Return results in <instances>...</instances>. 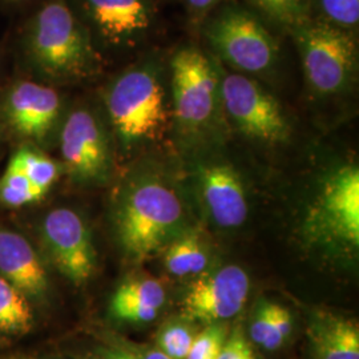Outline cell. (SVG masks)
<instances>
[{"instance_id": "obj_8", "label": "cell", "mask_w": 359, "mask_h": 359, "mask_svg": "<svg viewBox=\"0 0 359 359\" xmlns=\"http://www.w3.org/2000/svg\"><path fill=\"white\" fill-rule=\"evenodd\" d=\"M219 80L213 63L196 48H184L172 60L175 115L185 129L204 128L216 114Z\"/></svg>"}, {"instance_id": "obj_9", "label": "cell", "mask_w": 359, "mask_h": 359, "mask_svg": "<svg viewBox=\"0 0 359 359\" xmlns=\"http://www.w3.org/2000/svg\"><path fill=\"white\" fill-rule=\"evenodd\" d=\"M40 234L47 256L65 278L76 285L90 280L97 255L90 228L77 212L53 209L43 219Z\"/></svg>"}, {"instance_id": "obj_23", "label": "cell", "mask_w": 359, "mask_h": 359, "mask_svg": "<svg viewBox=\"0 0 359 359\" xmlns=\"http://www.w3.org/2000/svg\"><path fill=\"white\" fill-rule=\"evenodd\" d=\"M112 298L142 302L160 309L165 304L167 292L164 285L154 278H137L120 285Z\"/></svg>"}, {"instance_id": "obj_30", "label": "cell", "mask_w": 359, "mask_h": 359, "mask_svg": "<svg viewBox=\"0 0 359 359\" xmlns=\"http://www.w3.org/2000/svg\"><path fill=\"white\" fill-rule=\"evenodd\" d=\"M136 359H170L168 358L164 353H161L157 347L156 348H147L133 354Z\"/></svg>"}, {"instance_id": "obj_3", "label": "cell", "mask_w": 359, "mask_h": 359, "mask_svg": "<svg viewBox=\"0 0 359 359\" xmlns=\"http://www.w3.org/2000/svg\"><path fill=\"white\" fill-rule=\"evenodd\" d=\"M105 107L118 145L126 151L152 142L167 124L165 90L148 67L117 77L107 90Z\"/></svg>"}, {"instance_id": "obj_22", "label": "cell", "mask_w": 359, "mask_h": 359, "mask_svg": "<svg viewBox=\"0 0 359 359\" xmlns=\"http://www.w3.org/2000/svg\"><path fill=\"white\" fill-rule=\"evenodd\" d=\"M196 334L192 327L184 321H170L161 327L157 334V348L168 358L185 359Z\"/></svg>"}, {"instance_id": "obj_13", "label": "cell", "mask_w": 359, "mask_h": 359, "mask_svg": "<svg viewBox=\"0 0 359 359\" xmlns=\"http://www.w3.org/2000/svg\"><path fill=\"white\" fill-rule=\"evenodd\" d=\"M62 100L56 90L32 81L15 84L4 100V116L22 137L43 142L60 117Z\"/></svg>"}, {"instance_id": "obj_4", "label": "cell", "mask_w": 359, "mask_h": 359, "mask_svg": "<svg viewBox=\"0 0 359 359\" xmlns=\"http://www.w3.org/2000/svg\"><path fill=\"white\" fill-rule=\"evenodd\" d=\"M304 231L311 244L348 253L358 250V167L341 165L323 177L309 206Z\"/></svg>"}, {"instance_id": "obj_26", "label": "cell", "mask_w": 359, "mask_h": 359, "mask_svg": "<svg viewBox=\"0 0 359 359\" xmlns=\"http://www.w3.org/2000/svg\"><path fill=\"white\" fill-rule=\"evenodd\" d=\"M216 359H257L253 344L246 337L241 325L231 329Z\"/></svg>"}, {"instance_id": "obj_20", "label": "cell", "mask_w": 359, "mask_h": 359, "mask_svg": "<svg viewBox=\"0 0 359 359\" xmlns=\"http://www.w3.org/2000/svg\"><path fill=\"white\" fill-rule=\"evenodd\" d=\"M10 163L19 168L39 191L44 194H47L60 175V167L57 163L31 147L20 148L13 154Z\"/></svg>"}, {"instance_id": "obj_12", "label": "cell", "mask_w": 359, "mask_h": 359, "mask_svg": "<svg viewBox=\"0 0 359 359\" xmlns=\"http://www.w3.org/2000/svg\"><path fill=\"white\" fill-rule=\"evenodd\" d=\"M198 196L208 217L221 229H237L249 215L244 182L226 163H210L197 172Z\"/></svg>"}, {"instance_id": "obj_14", "label": "cell", "mask_w": 359, "mask_h": 359, "mask_svg": "<svg viewBox=\"0 0 359 359\" xmlns=\"http://www.w3.org/2000/svg\"><path fill=\"white\" fill-rule=\"evenodd\" d=\"M90 26L114 46H126L142 36L151 25L147 0H80Z\"/></svg>"}, {"instance_id": "obj_16", "label": "cell", "mask_w": 359, "mask_h": 359, "mask_svg": "<svg viewBox=\"0 0 359 359\" xmlns=\"http://www.w3.org/2000/svg\"><path fill=\"white\" fill-rule=\"evenodd\" d=\"M309 341L316 359H359L358 323L318 311L309 322Z\"/></svg>"}, {"instance_id": "obj_33", "label": "cell", "mask_w": 359, "mask_h": 359, "mask_svg": "<svg viewBox=\"0 0 359 359\" xmlns=\"http://www.w3.org/2000/svg\"><path fill=\"white\" fill-rule=\"evenodd\" d=\"M8 1H15V3H19V1H26V0H8Z\"/></svg>"}, {"instance_id": "obj_5", "label": "cell", "mask_w": 359, "mask_h": 359, "mask_svg": "<svg viewBox=\"0 0 359 359\" xmlns=\"http://www.w3.org/2000/svg\"><path fill=\"white\" fill-rule=\"evenodd\" d=\"M297 43L313 90L332 96L346 88L357 65V47L346 32L329 25L301 26Z\"/></svg>"}, {"instance_id": "obj_7", "label": "cell", "mask_w": 359, "mask_h": 359, "mask_svg": "<svg viewBox=\"0 0 359 359\" xmlns=\"http://www.w3.org/2000/svg\"><path fill=\"white\" fill-rule=\"evenodd\" d=\"M219 102L245 136L270 144L289 139L290 127L281 105L249 77L241 74L221 77Z\"/></svg>"}, {"instance_id": "obj_28", "label": "cell", "mask_w": 359, "mask_h": 359, "mask_svg": "<svg viewBox=\"0 0 359 359\" xmlns=\"http://www.w3.org/2000/svg\"><path fill=\"white\" fill-rule=\"evenodd\" d=\"M257 7L264 10L265 13L277 18L278 20L295 23L301 19L305 0H250Z\"/></svg>"}, {"instance_id": "obj_29", "label": "cell", "mask_w": 359, "mask_h": 359, "mask_svg": "<svg viewBox=\"0 0 359 359\" xmlns=\"http://www.w3.org/2000/svg\"><path fill=\"white\" fill-rule=\"evenodd\" d=\"M84 359H136L133 354L120 348L97 347L88 353Z\"/></svg>"}, {"instance_id": "obj_15", "label": "cell", "mask_w": 359, "mask_h": 359, "mask_svg": "<svg viewBox=\"0 0 359 359\" xmlns=\"http://www.w3.org/2000/svg\"><path fill=\"white\" fill-rule=\"evenodd\" d=\"M0 276L26 297L43 299L48 276L34 246L25 236L0 228Z\"/></svg>"}, {"instance_id": "obj_21", "label": "cell", "mask_w": 359, "mask_h": 359, "mask_svg": "<svg viewBox=\"0 0 359 359\" xmlns=\"http://www.w3.org/2000/svg\"><path fill=\"white\" fill-rule=\"evenodd\" d=\"M44 196L19 168L8 163L0 176V204L18 208L40 201Z\"/></svg>"}, {"instance_id": "obj_2", "label": "cell", "mask_w": 359, "mask_h": 359, "mask_svg": "<svg viewBox=\"0 0 359 359\" xmlns=\"http://www.w3.org/2000/svg\"><path fill=\"white\" fill-rule=\"evenodd\" d=\"M26 47L34 65L55 80L88 76L96 65L90 34L65 0L39 8L27 27Z\"/></svg>"}, {"instance_id": "obj_32", "label": "cell", "mask_w": 359, "mask_h": 359, "mask_svg": "<svg viewBox=\"0 0 359 359\" xmlns=\"http://www.w3.org/2000/svg\"><path fill=\"white\" fill-rule=\"evenodd\" d=\"M25 359H59V358H53V357H29V358Z\"/></svg>"}, {"instance_id": "obj_11", "label": "cell", "mask_w": 359, "mask_h": 359, "mask_svg": "<svg viewBox=\"0 0 359 359\" xmlns=\"http://www.w3.org/2000/svg\"><path fill=\"white\" fill-rule=\"evenodd\" d=\"M249 292L250 278L237 265L203 273L182 298L184 318L208 325L228 321L241 313Z\"/></svg>"}, {"instance_id": "obj_17", "label": "cell", "mask_w": 359, "mask_h": 359, "mask_svg": "<svg viewBox=\"0 0 359 359\" xmlns=\"http://www.w3.org/2000/svg\"><path fill=\"white\" fill-rule=\"evenodd\" d=\"M293 332L292 313L281 305L261 299L249 325V339L266 351H276L285 345Z\"/></svg>"}, {"instance_id": "obj_25", "label": "cell", "mask_w": 359, "mask_h": 359, "mask_svg": "<svg viewBox=\"0 0 359 359\" xmlns=\"http://www.w3.org/2000/svg\"><path fill=\"white\" fill-rule=\"evenodd\" d=\"M160 309L151 305H145L135 301L124 299H111L109 311L118 321L132 322V323H148L157 318Z\"/></svg>"}, {"instance_id": "obj_1", "label": "cell", "mask_w": 359, "mask_h": 359, "mask_svg": "<svg viewBox=\"0 0 359 359\" xmlns=\"http://www.w3.org/2000/svg\"><path fill=\"white\" fill-rule=\"evenodd\" d=\"M114 226L124 255L140 264L164 252L191 229V221L188 206L173 182L147 170L129 177L120 189Z\"/></svg>"}, {"instance_id": "obj_19", "label": "cell", "mask_w": 359, "mask_h": 359, "mask_svg": "<svg viewBox=\"0 0 359 359\" xmlns=\"http://www.w3.org/2000/svg\"><path fill=\"white\" fill-rule=\"evenodd\" d=\"M32 326L34 313L26 295L0 276V332L26 334Z\"/></svg>"}, {"instance_id": "obj_31", "label": "cell", "mask_w": 359, "mask_h": 359, "mask_svg": "<svg viewBox=\"0 0 359 359\" xmlns=\"http://www.w3.org/2000/svg\"><path fill=\"white\" fill-rule=\"evenodd\" d=\"M218 0H188L189 6L196 11H205L210 8L213 4H216Z\"/></svg>"}, {"instance_id": "obj_27", "label": "cell", "mask_w": 359, "mask_h": 359, "mask_svg": "<svg viewBox=\"0 0 359 359\" xmlns=\"http://www.w3.org/2000/svg\"><path fill=\"white\" fill-rule=\"evenodd\" d=\"M326 16L338 26H357L359 0H320Z\"/></svg>"}, {"instance_id": "obj_18", "label": "cell", "mask_w": 359, "mask_h": 359, "mask_svg": "<svg viewBox=\"0 0 359 359\" xmlns=\"http://www.w3.org/2000/svg\"><path fill=\"white\" fill-rule=\"evenodd\" d=\"M164 264L172 276H200L210 264L209 246L203 236L191 228L164 249Z\"/></svg>"}, {"instance_id": "obj_10", "label": "cell", "mask_w": 359, "mask_h": 359, "mask_svg": "<svg viewBox=\"0 0 359 359\" xmlns=\"http://www.w3.org/2000/svg\"><path fill=\"white\" fill-rule=\"evenodd\" d=\"M60 151L72 180L100 184L112 172V152L100 120L87 108L72 111L60 132Z\"/></svg>"}, {"instance_id": "obj_24", "label": "cell", "mask_w": 359, "mask_h": 359, "mask_svg": "<svg viewBox=\"0 0 359 359\" xmlns=\"http://www.w3.org/2000/svg\"><path fill=\"white\" fill-rule=\"evenodd\" d=\"M228 337L222 322L209 323L201 333L196 334L191 350L185 359H216Z\"/></svg>"}, {"instance_id": "obj_6", "label": "cell", "mask_w": 359, "mask_h": 359, "mask_svg": "<svg viewBox=\"0 0 359 359\" xmlns=\"http://www.w3.org/2000/svg\"><path fill=\"white\" fill-rule=\"evenodd\" d=\"M206 38L226 63L243 72H266L277 60L274 39L244 10H224L206 27Z\"/></svg>"}]
</instances>
